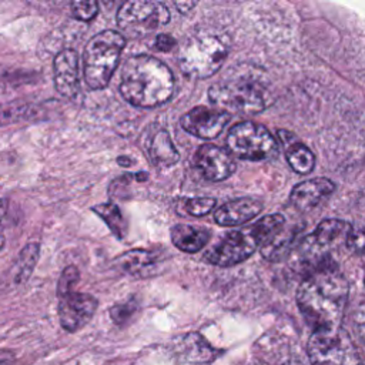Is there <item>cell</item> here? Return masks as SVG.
I'll return each instance as SVG.
<instances>
[{"label":"cell","mask_w":365,"mask_h":365,"mask_svg":"<svg viewBox=\"0 0 365 365\" xmlns=\"http://www.w3.org/2000/svg\"><path fill=\"white\" fill-rule=\"evenodd\" d=\"M349 285L336 268H325L305 275L297 291V304L314 331L341 328Z\"/></svg>","instance_id":"obj_1"},{"label":"cell","mask_w":365,"mask_h":365,"mask_svg":"<svg viewBox=\"0 0 365 365\" xmlns=\"http://www.w3.org/2000/svg\"><path fill=\"white\" fill-rule=\"evenodd\" d=\"M214 106L222 111L254 114L272 103V93L264 71L251 66L232 67L227 76L208 90Z\"/></svg>","instance_id":"obj_2"},{"label":"cell","mask_w":365,"mask_h":365,"mask_svg":"<svg viewBox=\"0 0 365 365\" xmlns=\"http://www.w3.org/2000/svg\"><path fill=\"white\" fill-rule=\"evenodd\" d=\"M174 90L171 70L147 54L130 57L121 71L120 91L133 106L148 108L165 103Z\"/></svg>","instance_id":"obj_3"},{"label":"cell","mask_w":365,"mask_h":365,"mask_svg":"<svg viewBox=\"0 0 365 365\" xmlns=\"http://www.w3.org/2000/svg\"><path fill=\"white\" fill-rule=\"evenodd\" d=\"M125 46L123 34L114 30H104L90 38L84 48V80L94 88H104L117 68L121 51Z\"/></svg>","instance_id":"obj_4"},{"label":"cell","mask_w":365,"mask_h":365,"mask_svg":"<svg viewBox=\"0 0 365 365\" xmlns=\"http://www.w3.org/2000/svg\"><path fill=\"white\" fill-rule=\"evenodd\" d=\"M228 46L215 33L201 31L185 40L178 54L181 71L192 78L211 77L224 63Z\"/></svg>","instance_id":"obj_5"},{"label":"cell","mask_w":365,"mask_h":365,"mask_svg":"<svg viewBox=\"0 0 365 365\" xmlns=\"http://www.w3.org/2000/svg\"><path fill=\"white\" fill-rule=\"evenodd\" d=\"M308 356L311 365H364L352 339L342 328L312 331Z\"/></svg>","instance_id":"obj_6"},{"label":"cell","mask_w":365,"mask_h":365,"mask_svg":"<svg viewBox=\"0 0 365 365\" xmlns=\"http://www.w3.org/2000/svg\"><path fill=\"white\" fill-rule=\"evenodd\" d=\"M225 141L228 153L242 160L259 161L277 154L274 135L265 125L254 121H241L231 127Z\"/></svg>","instance_id":"obj_7"},{"label":"cell","mask_w":365,"mask_h":365,"mask_svg":"<svg viewBox=\"0 0 365 365\" xmlns=\"http://www.w3.org/2000/svg\"><path fill=\"white\" fill-rule=\"evenodd\" d=\"M170 21L168 9L153 0H131L125 1L117 13L120 29L131 36H145Z\"/></svg>","instance_id":"obj_8"},{"label":"cell","mask_w":365,"mask_h":365,"mask_svg":"<svg viewBox=\"0 0 365 365\" xmlns=\"http://www.w3.org/2000/svg\"><path fill=\"white\" fill-rule=\"evenodd\" d=\"M257 247H259V241L251 227L247 230H235L228 232L217 245L207 251L204 259L214 265L230 267L247 259Z\"/></svg>","instance_id":"obj_9"},{"label":"cell","mask_w":365,"mask_h":365,"mask_svg":"<svg viewBox=\"0 0 365 365\" xmlns=\"http://www.w3.org/2000/svg\"><path fill=\"white\" fill-rule=\"evenodd\" d=\"M96 309L97 299L90 294L71 291L58 297V319L68 332L83 328L93 318Z\"/></svg>","instance_id":"obj_10"},{"label":"cell","mask_w":365,"mask_h":365,"mask_svg":"<svg viewBox=\"0 0 365 365\" xmlns=\"http://www.w3.org/2000/svg\"><path fill=\"white\" fill-rule=\"evenodd\" d=\"M230 121V113L197 106L181 117V127L198 138H215Z\"/></svg>","instance_id":"obj_11"},{"label":"cell","mask_w":365,"mask_h":365,"mask_svg":"<svg viewBox=\"0 0 365 365\" xmlns=\"http://www.w3.org/2000/svg\"><path fill=\"white\" fill-rule=\"evenodd\" d=\"M195 167L208 181H222L228 178L235 170L232 155L214 144L201 145L194 155Z\"/></svg>","instance_id":"obj_12"},{"label":"cell","mask_w":365,"mask_h":365,"mask_svg":"<svg viewBox=\"0 0 365 365\" xmlns=\"http://www.w3.org/2000/svg\"><path fill=\"white\" fill-rule=\"evenodd\" d=\"M54 86L58 94L67 98L77 96L78 84V56L73 48H63L53 61Z\"/></svg>","instance_id":"obj_13"},{"label":"cell","mask_w":365,"mask_h":365,"mask_svg":"<svg viewBox=\"0 0 365 365\" xmlns=\"http://www.w3.org/2000/svg\"><path fill=\"white\" fill-rule=\"evenodd\" d=\"M335 190V184L324 177L311 178L308 181H302L297 184L291 194L289 201L294 208L299 211H308L322 202L327 197H329Z\"/></svg>","instance_id":"obj_14"},{"label":"cell","mask_w":365,"mask_h":365,"mask_svg":"<svg viewBox=\"0 0 365 365\" xmlns=\"http://www.w3.org/2000/svg\"><path fill=\"white\" fill-rule=\"evenodd\" d=\"M262 210V202L254 197H241L231 200L217 208L214 218L215 222L224 227L241 225L254 217H257Z\"/></svg>","instance_id":"obj_15"},{"label":"cell","mask_w":365,"mask_h":365,"mask_svg":"<svg viewBox=\"0 0 365 365\" xmlns=\"http://www.w3.org/2000/svg\"><path fill=\"white\" fill-rule=\"evenodd\" d=\"M278 137L285 145V155L291 168L298 174L311 173L315 165V157L312 151L287 130H279Z\"/></svg>","instance_id":"obj_16"},{"label":"cell","mask_w":365,"mask_h":365,"mask_svg":"<svg viewBox=\"0 0 365 365\" xmlns=\"http://www.w3.org/2000/svg\"><path fill=\"white\" fill-rule=\"evenodd\" d=\"M173 244L184 252L201 251L210 240V231L188 224H177L170 231Z\"/></svg>","instance_id":"obj_17"},{"label":"cell","mask_w":365,"mask_h":365,"mask_svg":"<svg viewBox=\"0 0 365 365\" xmlns=\"http://www.w3.org/2000/svg\"><path fill=\"white\" fill-rule=\"evenodd\" d=\"M298 240V230L295 227L292 228H284L278 231L275 235H272L269 240H267L264 244H261V254L264 258L269 261H281L285 257H288L292 252V248L295 247Z\"/></svg>","instance_id":"obj_18"},{"label":"cell","mask_w":365,"mask_h":365,"mask_svg":"<svg viewBox=\"0 0 365 365\" xmlns=\"http://www.w3.org/2000/svg\"><path fill=\"white\" fill-rule=\"evenodd\" d=\"M147 153L151 161L158 167H170L180 160V154L165 130L157 131L150 138L147 144Z\"/></svg>","instance_id":"obj_19"},{"label":"cell","mask_w":365,"mask_h":365,"mask_svg":"<svg viewBox=\"0 0 365 365\" xmlns=\"http://www.w3.org/2000/svg\"><path fill=\"white\" fill-rule=\"evenodd\" d=\"M38 255H40V245L37 242H29L21 248L13 265V281L16 285H21L30 278L38 261Z\"/></svg>","instance_id":"obj_20"},{"label":"cell","mask_w":365,"mask_h":365,"mask_svg":"<svg viewBox=\"0 0 365 365\" xmlns=\"http://www.w3.org/2000/svg\"><path fill=\"white\" fill-rule=\"evenodd\" d=\"M93 211L101 218L104 220V222L110 227L111 232L117 237V238H124L125 232H127V224L125 220L120 211V208L113 204V202H104V204H97L96 207H93Z\"/></svg>","instance_id":"obj_21"},{"label":"cell","mask_w":365,"mask_h":365,"mask_svg":"<svg viewBox=\"0 0 365 365\" xmlns=\"http://www.w3.org/2000/svg\"><path fill=\"white\" fill-rule=\"evenodd\" d=\"M33 115H36V111L30 104H7L0 107V124L30 120Z\"/></svg>","instance_id":"obj_22"},{"label":"cell","mask_w":365,"mask_h":365,"mask_svg":"<svg viewBox=\"0 0 365 365\" xmlns=\"http://www.w3.org/2000/svg\"><path fill=\"white\" fill-rule=\"evenodd\" d=\"M184 351L190 354V358H194L192 361H210L208 358L214 356V351L205 341L201 339L200 335L192 334L187 335L184 338Z\"/></svg>","instance_id":"obj_23"},{"label":"cell","mask_w":365,"mask_h":365,"mask_svg":"<svg viewBox=\"0 0 365 365\" xmlns=\"http://www.w3.org/2000/svg\"><path fill=\"white\" fill-rule=\"evenodd\" d=\"M120 259H123V265L130 272H138L143 267H148L151 264H155V255L150 251L143 250H134L131 252L124 254Z\"/></svg>","instance_id":"obj_24"},{"label":"cell","mask_w":365,"mask_h":365,"mask_svg":"<svg viewBox=\"0 0 365 365\" xmlns=\"http://www.w3.org/2000/svg\"><path fill=\"white\" fill-rule=\"evenodd\" d=\"M217 201L210 197H197V198H190L184 201V211L190 215L194 217H202L208 214L214 207Z\"/></svg>","instance_id":"obj_25"},{"label":"cell","mask_w":365,"mask_h":365,"mask_svg":"<svg viewBox=\"0 0 365 365\" xmlns=\"http://www.w3.org/2000/svg\"><path fill=\"white\" fill-rule=\"evenodd\" d=\"M78 279H80V272H78L77 267H74V265L66 267L60 275L58 282H57V295L61 297L67 292H71L73 287L77 284Z\"/></svg>","instance_id":"obj_26"},{"label":"cell","mask_w":365,"mask_h":365,"mask_svg":"<svg viewBox=\"0 0 365 365\" xmlns=\"http://www.w3.org/2000/svg\"><path fill=\"white\" fill-rule=\"evenodd\" d=\"M71 13L76 19L83 20V21H90L96 17L98 11V3L88 0V1H73L70 4Z\"/></svg>","instance_id":"obj_27"},{"label":"cell","mask_w":365,"mask_h":365,"mask_svg":"<svg viewBox=\"0 0 365 365\" xmlns=\"http://www.w3.org/2000/svg\"><path fill=\"white\" fill-rule=\"evenodd\" d=\"M135 311V304L134 302H125L121 305H115L111 308L110 314L113 321H115L117 324L124 322L128 317H131V314Z\"/></svg>","instance_id":"obj_28"},{"label":"cell","mask_w":365,"mask_h":365,"mask_svg":"<svg viewBox=\"0 0 365 365\" xmlns=\"http://www.w3.org/2000/svg\"><path fill=\"white\" fill-rule=\"evenodd\" d=\"M346 247L355 252H362L364 248V234L361 230H351L346 235Z\"/></svg>","instance_id":"obj_29"},{"label":"cell","mask_w":365,"mask_h":365,"mask_svg":"<svg viewBox=\"0 0 365 365\" xmlns=\"http://www.w3.org/2000/svg\"><path fill=\"white\" fill-rule=\"evenodd\" d=\"M175 44V38L170 34H158L155 38V48L160 51H170Z\"/></svg>","instance_id":"obj_30"},{"label":"cell","mask_w":365,"mask_h":365,"mask_svg":"<svg viewBox=\"0 0 365 365\" xmlns=\"http://www.w3.org/2000/svg\"><path fill=\"white\" fill-rule=\"evenodd\" d=\"M14 354L9 349H0V365H13Z\"/></svg>","instance_id":"obj_31"},{"label":"cell","mask_w":365,"mask_h":365,"mask_svg":"<svg viewBox=\"0 0 365 365\" xmlns=\"http://www.w3.org/2000/svg\"><path fill=\"white\" fill-rule=\"evenodd\" d=\"M174 4H175V7H177L181 13H188L190 9L195 7L197 3H195V1H175Z\"/></svg>","instance_id":"obj_32"},{"label":"cell","mask_w":365,"mask_h":365,"mask_svg":"<svg viewBox=\"0 0 365 365\" xmlns=\"http://www.w3.org/2000/svg\"><path fill=\"white\" fill-rule=\"evenodd\" d=\"M9 210V201L6 198H0V224L3 222Z\"/></svg>","instance_id":"obj_33"},{"label":"cell","mask_w":365,"mask_h":365,"mask_svg":"<svg viewBox=\"0 0 365 365\" xmlns=\"http://www.w3.org/2000/svg\"><path fill=\"white\" fill-rule=\"evenodd\" d=\"M128 160H130L128 157H118V158H117V163H118L120 165H123V167H128V165L133 164V161H128Z\"/></svg>","instance_id":"obj_34"}]
</instances>
